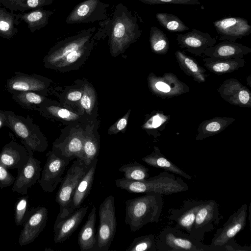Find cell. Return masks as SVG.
<instances>
[{"mask_svg":"<svg viewBox=\"0 0 251 251\" xmlns=\"http://www.w3.org/2000/svg\"><path fill=\"white\" fill-rule=\"evenodd\" d=\"M99 24L105 30L111 52L114 55L123 52L141 35L137 16L122 3L116 5L112 14Z\"/></svg>","mask_w":251,"mask_h":251,"instance_id":"1","label":"cell"},{"mask_svg":"<svg viewBox=\"0 0 251 251\" xmlns=\"http://www.w3.org/2000/svg\"><path fill=\"white\" fill-rule=\"evenodd\" d=\"M115 182L117 187L131 193L168 195L189 189L188 185L180 177H176L173 173L166 171L141 180H131L123 177Z\"/></svg>","mask_w":251,"mask_h":251,"instance_id":"2","label":"cell"},{"mask_svg":"<svg viewBox=\"0 0 251 251\" xmlns=\"http://www.w3.org/2000/svg\"><path fill=\"white\" fill-rule=\"evenodd\" d=\"M125 204V223L134 232L147 224L159 222L163 201L162 195L152 193L127 200Z\"/></svg>","mask_w":251,"mask_h":251,"instance_id":"3","label":"cell"},{"mask_svg":"<svg viewBox=\"0 0 251 251\" xmlns=\"http://www.w3.org/2000/svg\"><path fill=\"white\" fill-rule=\"evenodd\" d=\"M156 242L157 251H224L222 247L205 245L176 227L163 228Z\"/></svg>","mask_w":251,"mask_h":251,"instance_id":"4","label":"cell"},{"mask_svg":"<svg viewBox=\"0 0 251 251\" xmlns=\"http://www.w3.org/2000/svg\"><path fill=\"white\" fill-rule=\"evenodd\" d=\"M7 113L8 127L21 139L24 146L29 147L33 151H46L48 147L47 139L29 116L25 118L11 111H7Z\"/></svg>","mask_w":251,"mask_h":251,"instance_id":"5","label":"cell"},{"mask_svg":"<svg viewBox=\"0 0 251 251\" xmlns=\"http://www.w3.org/2000/svg\"><path fill=\"white\" fill-rule=\"evenodd\" d=\"M114 198L107 197L99 207V225L96 244L92 251H108L114 238L117 221Z\"/></svg>","mask_w":251,"mask_h":251,"instance_id":"6","label":"cell"},{"mask_svg":"<svg viewBox=\"0 0 251 251\" xmlns=\"http://www.w3.org/2000/svg\"><path fill=\"white\" fill-rule=\"evenodd\" d=\"M88 166L85 162L79 158L73 161L63 178L60 186L55 196V201L59 204L60 210L56 220L63 215L70 202L77 185L86 173Z\"/></svg>","mask_w":251,"mask_h":251,"instance_id":"7","label":"cell"},{"mask_svg":"<svg viewBox=\"0 0 251 251\" xmlns=\"http://www.w3.org/2000/svg\"><path fill=\"white\" fill-rule=\"evenodd\" d=\"M98 28L94 26L83 30L76 34L60 41L52 48L45 57L46 67L53 68L61 59L73 51L88 43L94 36Z\"/></svg>","mask_w":251,"mask_h":251,"instance_id":"8","label":"cell"},{"mask_svg":"<svg viewBox=\"0 0 251 251\" xmlns=\"http://www.w3.org/2000/svg\"><path fill=\"white\" fill-rule=\"evenodd\" d=\"M148 82L151 93L163 99L178 97L190 91L189 87L172 73H165L159 76L151 73Z\"/></svg>","mask_w":251,"mask_h":251,"instance_id":"9","label":"cell"},{"mask_svg":"<svg viewBox=\"0 0 251 251\" xmlns=\"http://www.w3.org/2000/svg\"><path fill=\"white\" fill-rule=\"evenodd\" d=\"M109 4L100 0H86L76 5L68 15V24H89L103 21L108 16Z\"/></svg>","mask_w":251,"mask_h":251,"instance_id":"10","label":"cell"},{"mask_svg":"<svg viewBox=\"0 0 251 251\" xmlns=\"http://www.w3.org/2000/svg\"><path fill=\"white\" fill-rule=\"evenodd\" d=\"M221 220L218 203L213 200L204 201L199 209L189 235L202 241L206 233L213 230Z\"/></svg>","mask_w":251,"mask_h":251,"instance_id":"11","label":"cell"},{"mask_svg":"<svg viewBox=\"0 0 251 251\" xmlns=\"http://www.w3.org/2000/svg\"><path fill=\"white\" fill-rule=\"evenodd\" d=\"M46 156L47 160L38 181L44 191L51 193L61 182L63 174L70 160L58 156L52 151H49Z\"/></svg>","mask_w":251,"mask_h":251,"instance_id":"12","label":"cell"},{"mask_svg":"<svg viewBox=\"0 0 251 251\" xmlns=\"http://www.w3.org/2000/svg\"><path fill=\"white\" fill-rule=\"evenodd\" d=\"M48 219V211L45 207L38 206L29 209L20 234V245L23 246L33 242L45 228Z\"/></svg>","mask_w":251,"mask_h":251,"instance_id":"13","label":"cell"},{"mask_svg":"<svg viewBox=\"0 0 251 251\" xmlns=\"http://www.w3.org/2000/svg\"><path fill=\"white\" fill-rule=\"evenodd\" d=\"M248 212V204H242L235 212L229 216L222 227L217 230L210 245L213 247H220L234 238L244 229Z\"/></svg>","mask_w":251,"mask_h":251,"instance_id":"14","label":"cell"},{"mask_svg":"<svg viewBox=\"0 0 251 251\" xmlns=\"http://www.w3.org/2000/svg\"><path fill=\"white\" fill-rule=\"evenodd\" d=\"M25 147L28 152L29 158L21 169L17 170L18 175L12 188L13 192L23 195L27 194L28 189L39 180L42 171L41 161L33 157V151L29 147Z\"/></svg>","mask_w":251,"mask_h":251,"instance_id":"15","label":"cell"},{"mask_svg":"<svg viewBox=\"0 0 251 251\" xmlns=\"http://www.w3.org/2000/svg\"><path fill=\"white\" fill-rule=\"evenodd\" d=\"M213 24L219 40L222 41L235 42L251 33V25L241 17H226L214 21Z\"/></svg>","mask_w":251,"mask_h":251,"instance_id":"16","label":"cell"},{"mask_svg":"<svg viewBox=\"0 0 251 251\" xmlns=\"http://www.w3.org/2000/svg\"><path fill=\"white\" fill-rule=\"evenodd\" d=\"M14 75L6 81V89L10 93L13 91H33L43 95L46 93L49 81L44 77L20 72H15Z\"/></svg>","mask_w":251,"mask_h":251,"instance_id":"17","label":"cell"},{"mask_svg":"<svg viewBox=\"0 0 251 251\" xmlns=\"http://www.w3.org/2000/svg\"><path fill=\"white\" fill-rule=\"evenodd\" d=\"M178 46L184 51L200 56L208 48L216 44L217 40L207 32L195 28L184 34L176 36Z\"/></svg>","mask_w":251,"mask_h":251,"instance_id":"18","label":"cell"},{"mask_svg":"<svg viewBox=\"0 0 251 251\" xmlns=\"http://www.w3.org/2000/svg\"><path fill=\"white\" fill-rule=\"evenodd\" d=\"M217 91L221 97L231 104L251 107L250 90L235 78L225 80Z\"/></svg>","mask_w":251,"mask_h":251,"instance_id":"19","label":"cell"},{"mask_svg":"<svg viewBox=\"0 0 251 251\" xmlns=\"http://www.w3.org/2000/svg\"><path fill=\"white\" fill-rule=\"evenodd\" d=\"M98 162L97 158L94 159L88 166V169L77 185L72 200L65 209L62 216L56 220V224L72 214L80 206L90 193L93 185Z\"/></svg>","mask_w":251,"mask_h":251,"instance_id":"20","label":"cell"},{"mask_svg":"<svg viewBox=\"0 0 251 251\" xmlns=\"http://www.w3.org/2000/svg\"><path fill=\"white\" fill-rule=\"evenodd\" d=\"M203 202L204 201L192 199L184 201L181 208L169 210V218L176 222V227L185 230L189 234L196 214Z\"/></svg>","mask_w":251,"mask_h":251,"instance_id":"21","label":"cell"},{"mask_svg":"<svg viewBox=\"0 0 251 251\" xmlns=\"http://www.w3.org/2000/svg\"><path fill=\"white\" fill-rule=\"evenodd\" d=\"M28 158L29 154L25 147L14 140L4 145L0 152V165L7 169H20Z\"/></svg>","mask_w":251,"mask_h":251,"instance_id":"22","label":"cell"},{"mask_svg":"<svg viewBox=\"0 0 251 251\" xmlns=\"http://www.w3.org/2000/svg\"><path fill=\"white\" fill-rule=\"evenodd\" d=\"M89 207L88 205L79 207L64 219L54 224L53 231L55 243H62L71 236L81 223Z\"/></svg>","mask_w":251,"mask_h":251,"instance_id":"23","label":"cell"},{"mask_svg":"<svg viewBox=\"0 0 251 251\" xmlns=\"http://www.w3.org/2000/svg\"><path fill=\"white\" fill-rule=\"evenodd\" d=\"M84 135L82 132H74L63 141L54 143L52 151L58 156L70 160L79 158L84 161Z\"/></svg>","mask_w":251,"mask_h":251,"instance_id":"24","label":"cell"},{"mask_svg":"<svg viewBox=\"0 0 251 251\" xmlns=\"http://www.w3.org/2000/svg\"><path fill=\"white\" fill-rule=\"evenodd\" d=\"M251 52V49L236 42L225 40L207 48L203 54L209 57L242 58Z\"/></svg>","mask_w":251,"mask_h":251,"instance_id":"25","label":"cell"},{"mask_svg":"<svg viewBox=\"0 0 251 251\" xmlns=\"http://www.w3.org/2000/svg\"><path fill=\"white\" fill-rule=\"evenodd\" d=\"M204 66L210 72L218 75L230 73L245 66V59L237 58H223L209 57L203 59Z\"/></svg>","mask_w":251,"mask_h":251,"instance_id":"26","label":"cell"},{"mask_svg":"<svg viewBox=\"0 0 251 251\" xmlns=\"http://www.w3.org/2000/svg\"><path fill=\"white\" fill-rule=\"evenodd\" d=\"M175 55L179 67L187 76L200 83L205 82L208 76L206 70L195 59L179 50L175 52Z\"/></svg>","mask_w":251,"mask_h":251,"instance_id":"27","label":"cell"},{"mask_svg":"<svg viewBox=\"0 0 251 251\" xmlns=\"http://www.w3.org/2000/svg\"><path fill=\"white\" fill-rule=\"evenodd\" d=\"M235 121L234 118L228 117H215L204 120L198 126L196 140L201 141L214 136L223 131Z\"/></svg>","mask_w":251,"mask_h":251,"instance_id":"28","label":"cell"},{"mask_svg":"<svg viewBox=\"0 0 251 251\" xmlns=\"http://www.w3.org/2000/svg\"><path fill=\"white\" fill-rule=\"evenodd\" d=\"M96 222V208L93 206L86 222L78 233L77 243L81 251H92L97 240Z\"/></svg>","mask_w":251,"mask_h":251,"instance_id":"29","label":"cell"},{"mask_svg":"<svg viewBox=\"0 0 251 251\" xmlns=\"http://www.w3.org/2000/svg\"><path fill=\"white\" fill-rule=\"evenodd\" d=\"M142 160L151 166L164 169L173 174L181 176L186 179H191L192 178V176L163 155L159 148L156 146L153 147V151L151 154L143 157Z\"/></svg>","mask_w":251,"mask_h":251,"instance_id":"30","label":"cell"},{"mask_svg":"<svg viewBox=\"0 0 251 251\" xmlns=\"http://www.w3.org/2000/svg\"><path fill=\"white\" fill-rule=\"evenodd\" d=\"M54 11L44 10L39 7L27 12L16 14V17L21 22H25L31 33L44 27L48 24L49 18Z\"/></svg>","mask_w":251,"mask_h":251,"instance_id":"31","label":"cell"},{"mask_svg":"<svg viewBox=\"0 0 251 251\" xmlns=\"http://www.w3.org/2000/svg\"><path fill=\"white\" fill-rule=\"evenodd\" d=\"M53 0H0V6L11 12L26 11L51 4Z\"/></svg>","mask_w":251,"mask_h":251,"instance_id":"32","label":"cell"},{"mask_svg":"<svg viewBox=\"0 0 251 251\" xmlns=\"http://www.w3.org/2000/svg\"><path fill=\"white\" fill-rule=\"evenodd\" d=\"M10 93L15 102L28 110H37L38 106L46 100L43 95L33 91H13Z\"/></svg>","mask_w":251,"mask_h":251,"instance_id":"33","label":"cell"},{"mask_svg":"<svg viewBox=\"0 0 251 251\" xmlns=\"http://www.w3.org/2000/svg\"><path fill=\"white\" fill-rule=\"evenodd\" d=\"M170 118V115L165 114L162 111H155L151 115L142 127L149 134L157 138L165 128Z\"/></svg>","mask_w":251,"mask_h":251,"instance_id":"34","label":"cell"},{"mask_svg":"<svg viewBox=\"0 0 251 251\" xmlns=\"http://www.w3.org/2000/svg\"><path fill=\"white\" fill-rule=\"evenodd\" d=\"M20 22L16 14L7 10L0 14V36L11 40L18 32L17 26Z\"/></svg>","mask_w":251,"mask_h":251,"instance_id":"35","label":"cell"},{"mask_svg":"<svg viewBox=\"0 0 251 251\" xmlns=\"http://www.w3.org/2000/svg\"><path fill=\"white\" fill-rule=\"evenodd\" d=\"M149 41L152 52L164 55L169 50L170 42L166 35L158 27L153 26L150 28Z\"/></svg>","mask_w":251,"mask_h":251,"instance_id":"36","label":"cell"},{"mask_svg":"<svg viewBox=\"0 0 251 251\" xmlns=\"http://www.w3.org/2000/svg\"><path fill=\"white\" fill-rule=\"evenodd\" d=\"M155 18L159 24L171 32H183L189 29L177 16L165 12L158 13Z\"/></svg>","mask_w":251,"mask_h":251,"instance_id":"37","label":"cell"},{"mask_svg":"<svg viewBox=\"0 0 251 251\" xmlns=\"http://www.w3.org/2000/svg\"><path fill=\"white\" fill-rule=\"evenodd\" d=\"M118 170L128 180H141L149 177V168L136 161L122 165Z\"/></svg>","mask_w":251,"mask_h":251,"instance_id":"38","label":"cell"},{"mask_svg":"<svg viewBox=\"0 0 251 251\" xmlns=\"http://www.w3.org/2000/svg\"><path fill=\"white\" fill-rule=\"evenodd\" d=\"M126 251H156L154 235H143L134 239Z\"/></svg>","mask_w":251,"mask_h":251,"instance_id":"39","label":"cell"},{"mask_svg":"<svg viewBox=\"0 0 251 251\" xmlns=\"http://www.w3.org/2000/svg\"><path fill=\"white\" fill-rule=\"evenodd\" d=\"M99 146L97 139L90 136H84L83 145L84 161L88 166L92 161L97 158Z\"/></svg>","mask_w":251,"mask_h":251,"instance_id":"40","label":"cell"},{"mask_svg":"<svg viewBox=\"0 0 251 251\" xmlns=\"http://www.w3.org/2000/svg\"><path fill=\"white\" fill-rule=\"evenodd\" d=\"M28 206V197L20 198L15 204L14 221L16 226H22L27 215Z\"/></svg>","mask_w":251,"mask_h":251,"instance_id":"41","label":"cell"},{"mask_svg":"<svg viewBox=\"0 0 251 251\" xmlns=\"http://www.w3.org/2000/svg\"><path fill=\"white\" fill-rule=\"evenodd\" d=\"M95 100V94L93 89L89 86L85 85L80 99V103L88 114H91L94 107Z\"/></svg>","mask_w":251,"mask_h":251,"instance_id":"42","label":"cell"},{"mask_svg":"<svg viewBox=\"0 0 251 251\" xmlns=\"http://www.w3.org/2000/svg\"><path fill=\"white\" fill-rule=\"evenodd\" d=\"M147 4H177L183 5H200L199 0H138Z\"/></svg>","mask_w":251,"mask_h":251,"instance_id":"43","label":"cell"},{"mask_svg":"<svg viewBox=\"0 0 251 251\" xmlns=\"http://www.w3.org/2000/svg\"><path fill=\"white\" fill-rule=\"evenodd\" d=\"M15 179L6 168L0 165V190L12 185Z\"/></svg>","mask_w":251,"mask_h":251,"instance_id":"44","label":"cell"},{"mask_svg":"<svg viewBox=\"0 0 251 251\" xmlns=\"http://www.w3.org/2000/svg\"><path fill=\"white\" fill-rule=\"evenodd\" d=\"M224 251H251V246H241L238 245L234 238L228 240L224 245L221 246Z\"/></svg>","mask_w":251,"mask_h":251,"instance_id":"45","label":"cell"},{"mask_svg":"<svg viewBox=\"0 0 251 251\" xmlns=\"http://www.w3.org/2000/svg\"><path fill=\"white\" fill-rule=\"evenodd\" d=\"M129 114V111L127 113L124 117L119 119L110 128L109 132L110 133L116 134L119 131L123 130L126 126Z\"/></svg>","mask_w":251,"mask_h":251,"instance_id":"46","label":"cell"},{"mask_svg":"<svg viewBox=\"0 0 251 251\" xmlns=\"http://www.w3.org/2000/svg\"><path fill=\"white\" fill-rule=\"evenodd\" d=\"M82 92L80 91H74L69 93L67 96L68 100L71 101H77L81 98Z\"/></svg>","mask_w":251,"mask_h":251,"instance_id":"47","label":"cell"},{"mask_svg":"<svg viewBox=\"0 0 251 251\" xmlns=\"http://www.w3.org/2000/svg\"><path fill=\"white\" fill-rule=\"evenodd\" d=\"M3 126L9 127L7 111L0 109V128Z\"/></svg>","mask_w":251,"mask_h":251,"instance_id":"48","label":"cell"},{"mask_svg":"<svg viewBox=\"0 0 251 251\" xmlns=\"http://www.w3.org/2000/svg\"><path fill=\"white\" fill-rule=\"evenodd\" d=\"M6 9L4 7H0V14L3 13L5 11H6Z\"/></svg>","mask_w":251,"mask_h":251,"instance_id":"49","label":"cell"},{"mask_svg":"<svg viewBox=\"0 0 251 251\" xmlns=\"http://www.w3.org/2000/svg\"><path fill=\"white\" fill-rule=\"evenodd\" d=\"M251 76H250V75H249V76L247 77V81L249 82V85L250 87L251 86Z\"/></svg>","mask_w":251,"mask_h":251,"instance_id":"50","label":"cell"}]
</instances>
